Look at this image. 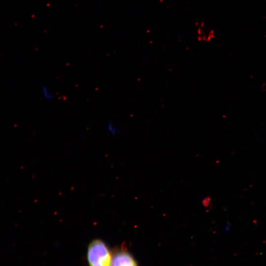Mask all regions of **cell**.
Listing matches in <instances>:
<instances>
[{"instance_id":"obj_1","label":"cell","mask_w":266,"mask_h":266,"mask_svg":"<svg viewBox=\"0 0 266 266\" xmlns=\"http://www.w3.org/2000/svg\"><path fill=\"white\" fill-rule=\"evenodd\" d=\"M112 253L106 243L100 239L88 245L87 260L89 266H111Z\"/></svg>"},{"instance_id":"obj_2","label":"cell","mask_w":266,"mask_h":266,"mask_svg":"<svg viewBox=\"0 0 266 266\" xmlns=\"http://www.w3.org/2000/svg\"><path fill=\"white\" fill-rule=\"evenodd\" d=\"M111 266H138L136 260L126 248L123 246L112 251Z\"/></svg>"},{"instance_id":"obj_3","label":"cell","mask_w":266,"mask_h":266,"mask_svg":"<svg viewBox=\"0 0 266 266\" xmlns=\"http://www.w3.org/2000/svg\"><path fill=\"white\" fill-rule=\"evenodd\" d=\"M40 90L43 98L46 100H51L56 97V94L54 92L51 91L49 88L45 85H42L41 86Z\"/></svg>"},{"instance_id":"obj_4","label":"cell","mask_w":266,"mask_h":266,"mask_svg":"<svg viewBox=\"0 0 266 266\" xmlns=\"http://www.w3.org/2000/svg\"><path fill=\"white\" fill-rule=\"evenodd\" d=\"M106 126L107 130L112 134H115L119 132V129H118L113 122L111 121H110L107 123Z\"/></svg>"}]
</instances>
